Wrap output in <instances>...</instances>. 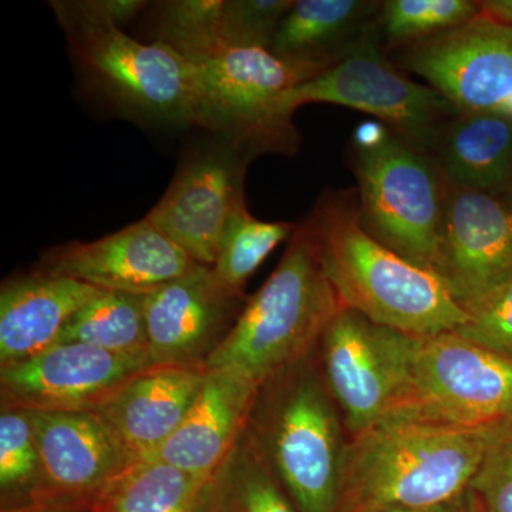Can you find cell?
<instances>
[{"instance_id": "cell-1", "label": "cell", "mask_w": 512, "mask_h": 512, "mask_svg": "<svg viewBox=\"0 0 512 512\" xmlns=\"http://www.w3.org/2000/svg\"><path fill=\"white\" fill-rule=\"evenodd\" d=\"M345 308L414 338L457 332L467 312L434 271L363 228L356 190L328 188L302 221Z\"/></svg>"}, {"instance_id": "cell-2", "label": "cell", "mask_w": 512, "mask_h": 512, "mask_svg": "<svg viewBox=\"0 0 512 512\" xmlns=\"http://www.w3.org/2000/svg\"><path fill=\"white\" fill-rule=\"evenodd\" d=\"M497 426H454L402 416L350 437L336 512L456 503L467 494Z\"/></svg>"}, {"instance_id": "cell-3", "label": "cell", "mask_w": 512, "mask_h": 512, "mask_svg": "<svg viewBox=\"0 0 512 512\" xmlns=\"http://www.w3.org/2000/svg\"><path fill=\"white\" fill-rule=\"evenodd\" d=\"M342 308L318 249L299 222L275 271L249 296L205 367L231 370L259 387L313 355Z\"/></svg>"}, {"instance_id": "cell-4", "label": "cell", "mask_w": 512, "mask_h": 512, "mask_svg": "<svg viewBox=\"0 0 512 512\" xmlns=\"http://www.w3.org/2000/svg\"><path fill=\"white\" fill-rule=\"evenodd\" d=\"M247 427L299 512H336L348 441L318 349L258 387Z\"/></svg>"}, {"instance_id": "cell-5", "label": "cell", "mask_w": 512, "mask_h": 512, "mask_svg": "<svg viewBox=\"0 0 512 512\" xmlns=\"http://www.w3.org/2000/svg\"><path fill=\"white\" fill-rule=\"evenodd\" d=\"M348 164L363 228L407 261L434 271L446 195L434 157L373 120L353 133Z\"/></svg>"}, {"instance_id": "cell-6", "label": "cell", "mask_w": 512, "mask_h": 512, "mask_svg": "<svg viewBox=\"0 0 512 512\" xmlns=\"http://www.w3.org/2000/svg\"><path fill=\"white\" fill-rule=\"evenodd\" d=\"M195 126L252 158L295 156L302 136L291 96L320 70L279 59L268 49H228L192 64Z\"/></svg>"}, {"instance_id": "cell-7", "label": "cell", "mask_w": 512, "mask_h": 512, "mask_svg": "<svg viewBox=\"0 0 512 512\" xmlns=\"http://www.w3.org/2000/svg\"><path fill=\"white\" fill-rule=\"evenodd\" d=\"M89 86L131 119L195 126L194 67L170 47L144 43L84 15L73 0L50 3Z\"/></svg>"}, {"instance_id": "cell-8", "label": "cell", "mask_w": 512, "mask_h": 512, "mask_svg": "<svg viewBox=\"0 0 512 512\" xmlns=\"http://www.w3.org/2000/svg\"><path fill=\"white\" fill-rule=\"evenodd\" d=\"M413 342L345 306L323 332L320 370L350 437L403 413Z\"/></svg>"}, {"instance_id": "cell-9", "label": "cell", "mask_w": 512, "mask_h": 512, "mask_svg": "<svg viewBox=\"0 0 512 512\" xmlns=\"http://www.w3.org/2000/svg\"><path fill=\"white\" fill-rule=\"evenodd\" d=\"M312 103L369 114L429 154L441 127L457 113L433 87L414 82L387 57L376 30L348 56L293 90V110Z\"/></svg>"}, {"instance_id": "cell-10", "label": "cell", "mask_w": 512, "mask_h": 512, "mask_svg": "<svg viewBox=\"0 0 512 512\" xmlns=\"http://www.w3.org/2000/svg\"><path fill=\"white\" fill-rule=\"evenodd\" d=\"M402 416L464 427L512 420V357L456 332L414 338L409 399L397 417Z\"/></svg>"}, {"instance_id": "cell-11", "label": "cell", "mask_w": 512, "mask_h": 512, "mask_svg": "<svg viewBox=\"0 0 512 512\" xmlns=\"http://www.w3.org/2000/svg\"><path fill=\"white\" fill-rule=\"evenodd\" d=\"M392 62L420 76L458 113L512 119V28L480 15L439 36L394 50Z\"/></svg>"}, {"instance_id": "cell-12", "label": "cell", "mask_w": 512, "mask_h": 512, "mask_svg": "<svg viewBox=\"0 0 512 512\" xmlns=\"http://www.w3.org/2000/svg\"><path fill=\"white\" fill-rule=\"evenodd\" d=\"M39 468L30 504L90 512L94 501L138 463L92 412H29Z\"/></svg>"}, {"instance_id": "cell-13", "label": "cell", "mask_w": 512, "mask_h": 512, "mask_svg": "<svg viewBox=\"0 0 512 512\" xmlns=\"http://www.w3.org/2000/svg\"><path fill=\"white\" fill-rule=\"evenodd\" d=\"M249 161L220 138L188 151L147 220L197 264L214 265L228 221L247 205Z\"/></svg>"}, {"instance_id": "cell-14", "label": "cell", "mask_w": 512, "mask_h": 512, "mask_svg": "<svg viewBox=\"0 0 512 512\" xmlns=\"http://www.w3.org/2000/svg\"><path fill=\"white\" fill-rule=\"evenodd\" d=\"M151 365L147 357L62 343L19 362L0 365L2 410L96 412Z\"/></svg>"}, {"instance_id": "cell-15", "label": "cell", "mask_w": 512, "mask_h": 512, "mask_svg": "<svg viewBox=\"0 0 512 512\" xmlns=\"http://www.w3.org/2000/svg\"><path fill=\"white\" fill-rule=\"evenodd\" d=\"M437 275L467 311L512 279V194L448 183Z\"/></svg>"}, {"instance_id": "cell-16", "label": "cell", "mask_w": 512, "mask_h": 512, "mask_svg": "<svg viewBox=\"0 0 512 512\" xmlns=\"http://www.w3.org/2000/svg\"><path fill=\"white\" fill-rule=\"evenodd\" d=\"M247 299L245 293L225 288L211 266L200 264L147 293L151 365L205 366L234 328Z\"/></svg>"}, {"instance_id": "cell-17", "label": "cell", "mask_w": 512, "mask_h": 512, "mask_svg": "<svg viewBox=\"0 0 512 512\" xmlns=\"http://www.w3.org/2000/svg\"><path fill=\"white\" fill-rule=\"evenodd\" d=\"M197 262L147 218L93 242L47 249L40 269L101 291L147 295L190 272Z\"/></svg>"}, {"instance_id": "cell-18", "label": "cell", "mask_w": 512, "mask_h": 512, "mask_svg": "<svg viewBox=\"0 0 512 512\" xmlns=\"http://www.w3.org/2000/svg\"><path fill=\"white\" fill-rule=\"evenodd\" d=\"M207 373L205 366L147 367L94 413L137 461L151 460L183 424Z\"/></svg>"}, {"instance_id": "cell-19", "label": "cell", "mask_w": 512, "mask_h": 512, "mask_svg": "<svg viewBox=\"0 0 512 512\" xmlns=\"http://www.w3.org/2000/svg\"><path fill=\"white\" fill-rule=\"evenodd\" d=\"M256 392L258 387L238 373L208 370L190 413L153 458L204 480L247 427Z\"/></svg>"}, {"instance_id": "cell-20", "label": "cell", "mask_w": 512, "mask_h": 512, "mask_svg": "<svg viewBox=\"0 0 512 512\" xmlns=\"http://www.w3.org/2000/svg\"><path fill=\"white\" fill-rule=\"evenodd\" d=\"M100 291L40 268L6 279L0 289V365L52 348L74 313Z\"/></svg>"}, {"instance_id": "cell-21", "label": "cell", "mask_w": 512, "mask_h": 512, "mask_svg": "<svg viewBox=\"0 0 512 512\" xmlns=\"http://www.w3.org/2000/svg\"><path fill=\"white\" fill-rule=\"evenodd\" d=\"M380 6L377 0H295L269 52L323 72L375 32Z\"/></svg>"}, {"instance_id": "cell-22", "label": "cell", "mask_w": 512, "mask_h": 512, "mask_svg": "<svg viewBox=\"0 0 512 512\" xmlns=\"http://www.w3.org/2000/svg\"><path fill=\"white\" fill-rule=\"evenodd\" d=\"M448 183L512 194V119L457 113L441 127L431 148Z\"/></svg>"}, {"instance_id": "cell-23", "label": "cell", "mask_w": 512, "mask_h": 512, "mask_svg": "<svg viewBox=\"0 0 512 512\" xmlns=\"http://www.w3.org/2000/svg\"><path fill=\"white\" fill-rule=\"evenodd\" d=\"M248 427L210 476L195 512H299Z\"/></svg>"}, {"instance_id": "cell-24", "label": "cell", "mask_w": 512, "mask_h": 512, "mask_svg": "<svg viewBox=\"0 0 512 512\" xmlns=\"http://www.w3.org/2000/svg\"><path fill=\"white\" fill-rule=\"evenodd\" d=\"M144 301L146 295L100 291L92 301L74 313L60 333L56 345L82 343L119 355L148 359Z\"/></svg>"}, {"instance_id": "cell-25", "label": "cell", "mask_w": 512, "mask_h": 512, "mask_svg": "<svg viewBox=\"0 0 512 512\" xmlns=\"http://www.w3.org/2000/svg\"><path fill=\"white\" fill-rule=\"evenodd\" d=\"M200 484L157 458L138 461L103 491L90 512H195Z\"/></svg>"}, {"instance_id": "cell-26", "label": "cell", "mask_w": 512, "mask_h": 512, "mask_svg": "<svg viewBox=\"0 0 512 512\" xmlns=\"http://www.w3.org/2000/svg\"><path fill=\"white\" fill-rule=\"evenodd\" d=\"M225 0H167L156 5L154 42L170 47L188 63L225 52Z\"/></svg>"}, {"instance_id": "cell-27", "label": "cell", "mask_w": 512, "mask_h": 512, "mask_svg": "<svg viewBox=\"0 0 512 512\" xmlns=\"http://www.w3.org/2000/svg\"><path fill=\"white\" fill-rule=\"evenodd\" d=\"M295 228L289 222L258 220L242 205L228 221L212 271L229 291L244 293L248 279Z\"/></svg>"}, {"instance_id": "cell-28", "label": "cell", "mask_w": 512, "mask_h": 512, "mask_svg": "<svg viewBox=\"0 0 512 512\" xmlns=\"http://www.w3.org/2000/svg\"><path fill=\"white\" fill-rule=\"evenodd\" d=\"M481 15L478 0H384L376 32L384 52L466 25Z\"/></svg>"}, {"instance_id": "cell-29", "label": "cell", "mask_w": 512, "mask_h": 512, "mask_svg": "<svg viewBox=\"0 0 512 512\" xmlns=\"http://www.w3.org/2000/svg\"><path fill=\"white\" fill-rule=\"evenodd\" d=\"M39 468L35 431L29 412L0 413V487L3 493H30Z\"/></svg>"}, {"instance_id": "cell-30", "label": "cell", "mask_w": 512, "mask_h": 512, "mask_svg": "<svg viewBox=\"0 0 512 512\" xmlns=\"http://www.w3.org/2000/svg\"><path fill=\"white\" fill-rule=\"evenodd\" d=\"M295 0H225L227 49H271L279 25Z\"/></svg>"}, {"instance_id": "cell-31", "label": "cell", "mask_w": 512, "mask_h": 512, "mask_svg": "<svg viewBox=\"0 0 512 512\" xmlns=\"http://www.w3.org/2000/svg\"><path fill=\"white\" fill-rule=\"evenodd\" d=\"M467 493L484 512H512V420L495 427Z\"/></svg>"}, {"instance_id": "cell-32", "label": "cell", "mask_w": 512, "mask_h": 512, "mask_svg": "<svg viewBox=\"0 0 512 512\" xmlns=\"http://www.w3.org/2000/svg\"><path fill=\"white\" fill-rule=\"evenodd\" d=\"M466 325L456 333L474 345L512 357V279L467 309Z\"/></svg>"}, {"instance_id": "cell-33", "label": "cell", "mask_w": 512, "mask_h": 512, "mask_svg": "<svg viewBox=\"0 0 512 512\" xmlns=\"http://www.w3.org/2000/svg\"><path fill=\"white\" fill-rule=\"evenodd\" d=\"M73 2L84 15L101 22L113 23L119 28L137 18L150 5L144 0H73Z\"/></svg>"}, {"instance_id": "cell-34", "label": "cell", "mask_w": 512, "mask_h": 512, "mask_svg": "<svg viewBox=\"0 0 512 512\" xmlns=\"http://www.w3.org/2000/svg\"><path fill=\"white\" fill-rule=\"evenodd\" d=\"M481 15L512 28V0H478Z\"/></svg>"}, {"instance_id": "cell-35", "label": "cell", "mask_w": 512, "mask_h": 512, "mask_svg": "<svg viewBox=\"0 0 512 512\" xmlns=\"http://www.w3.org/2000/svg\"><path fill=\"white\" fill-rule=\"evenodd\" d=\"M3 512H70L56 510V508L43 507V505L28 504L25 507L13 508V510H5Z\"/></svg>"}, {"instance_id": "cell-36", "label": "cell", "mask_w": 512, "mask_h": 512, "mask_svg": "<svg viewBox=\"0 0 512 512\" xmlns=\"http://www.w3.org/2000/svg\"><path fill=\"white\" fill-rule=\"evenodd\" d=\"M454 503L441 505V507L421 508V510H409V508H397V510L387 512H451V505Z\"/></svg>"}, {"instance_id": "cell-37", "label": "cell", "mask_w": 512, "mask_h": 512, "mask_svg": "<svg viewBox=\"0 0 512 512\" xmlns=\"http://www.w3.org/2000/svg\"><path fill=\"white\" fill-rule=\"evenodd\" d=\"M468 500H470V503H468V512H484L483 510H481L480 505H478L476 501H474L473 498L470 497V495H468Z\"/></svg>"}]
</instances>
